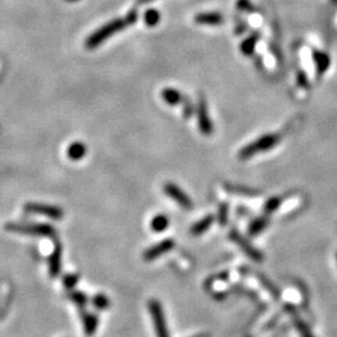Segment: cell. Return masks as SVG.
<instances>
[{
    "instance_id": "obj_1",
    "label": "cell",
    "mask_w": 337,
    "mask_h": 337,
    "mask_svg": "<svg viewBox=\"0 0 337 337\" xmlns=\"http://www.w3.org/2000/svg\"><path fill=\"white\" fill-rule=\"evenodd\" d=\"M137 20V12L135 10H131L129 14L125 17H120V19H115L112 21L107 22L104 26H101L100 29H97L96 31L92 32L90 36H87L86 41H85V46L87 49H95L96 46L101 45L107 37L112 36L116 32L121 31L122 29H125L126 26L135 24Z\"/></svg>"
},
{
    "instance_id": "obj_2",
    "label": "cell",
    "mask_w": 337,
    "mask_h": 337,
    "mask_svg": "<svg viewBox=\"0 0 337 337\" xmlns=\"http://www.w3.org/2000/svg\"><path fill=\"white\" fill-rule=\"evenodd\" d=\"M280 141L279 135L276 134H266L264 136L259 137L257 140H255L251 144L246 145L244 149H241V151L239 152V157L241 160H246L249 157L254 156V155L259 154V152H265L267 150L272 149L277 142Z\"/></svg>"
},
{
    "instance_id": "obj_3",
    "label": "cell",
    "mask_w": 337,
    "mask_h": 337,
    "mask_svg": "<svg viewBox=\"0 0 337 337\" xmlns=\"http://www.w3.org/2000/svg\"><path fill=\"white\" fill-rule=\"evenodd\" d=\"M147 306H149L150 315H151V317H152V322H154L156 336L157 337H170L169 331H167L164 310H162L161 304H160L156 299H152V300H150Z\"/></svg>"
},
{
    "instance_id": "obj_4",
    "label": "cell",
    "mask_w": 337,
    "mask_h": 337,
    "mask_svg": "<svg viewBox=\"0 0 337 337\" xmlns=\"http://www.w3.org/2000/svg\"><path fill=\"white\" fill-rule=\"evenodd\" d=\"M196 114H197V124H199V129L201 131L202 135L205 136H210V135L214 132V125H212L211 119L209 116V112H207V106L206 101L202 96H199V102H197L196 107Z\"/></svg>"
},
{
    "instance_id": "obj_5",
    "label": "cell",
    "mask_w": 337,
    "mask_h": 337,
    "mask_svg": "<svg viewBox=\"0 0 337 337\" xmlns=\"http://www.w3.org/2000/svg\"><path fill=\"white\" fill-rule=\"evenodd\" d=\"M164 191L165 194L167 195L169 197H171L177 205L182 207L185 210H190L192 209V201L181 189H180L177 185L172 184V182H167V184L164 185Z\"/></svg>"
},
{
    "instance_id": "obj_6",
    "label": "cell",
    "mask_w": 337,
    "mask_h": 337,
    "mask_svg": "<svg viewBox=\"0 0 337 337\" xmlns=\"http://www.w3.org/2000/svg\"><path fill=\"white\" fill-rule=\"evenodd\" d=\"M230 237H231L232 241H234L237 246L241 247L242 251H244L247 256L251 257L254 261L261 262L262 260H264V256H262L261 252H260L259 250L255 249V247L252 246V245L250 244V242L247 241V240L245 239L242 235H240L236 230H231V232H230Z\"/></svg>"
},
{
    "instance_id": "obj_7",
    "label": "cell",
    "mask_w": 337,
    "mask_h": 337,
    "mask_svg": "<svg viewBox=\"0 0 337 337\" xmlns=\"http://www.w3.org/2000/svg\"><path fill=\"white\" fill-rule=\"evenodd\" d=\"M174 246H175L174 240L165 239V240H162L161 242H157V244L154 245V246L149 247V249L144 252L142 256H144L145 261H154L155 259L162 256V255H165L166 252H169L170 250L174 249Z\"/></svg>"
},
{
    "instance_id": "obj_8",
    "label": "cell",
    "mask_w": 337,
    "mask_h": 337,
    "mask_svg": "<svg viewBox=\"0 0 337 337\" xmlns=\"http://www.w3.org/2000/svg\"><path fill=\"white\" fill-rule=\"evenodd\" d=\"M9 229H12L11 231H19L22 234L30 235H41V236H49L54 234V229L47 225H10Z\"/></svg>"
},
{
    "instance_id": "obj_9",
    "label": "cell",
    "mask_w": 337,
    "mask_h": 337,
    "mask_svg": "<svg viewBox=\"0 0 337 337\" xmlns=\"http://www.w3.org/2000/svg\"><path fill=\"white\" fill-rule=\"evenodd\" d=\"M26 211L32 212V214H41L45 215L47 217H51V219H61L62 216V211L61 209L59 207L51 206V205H46V204H35V202H31V204H27L25 206Z\"/></svg>"
},
{
    "instance_id": "obj_10",
    "label": "cell",
    "mask_w": 337,
    "mask_h": 337,
    "mask_svg": "<svg viewBox=\"0 0 337 337\" xmlns=\"http://www.w3.org/2000/svg\"><path fill=\"white\" fill-rule=\"evenodd\" d=\"M195 22L201 25H220L224 22V16L219 12H201L195 16Z\"/></svg>"
},
{
    "instance_id": "obj_11",
    "label": "cell",
    "mask_w": 337,
    "mask_h": 337,
    "mask_svg": "<svg viewBox=\"0 0 337 337\" xmlns=\"http://www.w3.org/2000/svg\"><path fill=\"white\" fill-rule=\"evenodd\" d=\"M312 56H314V61L315 65H316V71L317 75H322L324 72H326V70L329 69L330 66V56L324 51H320V50H314L312 51Z\"/></svg>"
},
{
    "instance_id": "obj_12",
    "label": "cell",
    "mask_w": 337,
    "mask_h": 337,
    "mask_svg": "<svg viewBox=\"0 0 337 337\" xmlns=\"http://www.w3.org/2000/svg\"><path fill=\"white\" fill-rule=\"evenodd\" d=\"M161 97L167 105H174L180 104L182 101V94L177 91L176 89H172V87H165L161 91Z\"/></svg>"
},
{
    "instance_id": "obj_13",
    "label": "cell",
    "mask_w": 337,
    "mask_h": 337,
    "mask_svg": "<svg viewBox=\"0 0 337 337\" xmlns=\"http://www.w3.org/2000/svg\"><path fill=\"white\" fill-rule=\"evenodd\" d=\"M215 221V216L212 215H209V216L204 217L202 220L197 221L194 226L191 227V234L194 236H199V235H202L204 232H206L209 230V227L214 224Z\"/></svg>"
},
{
    "instance_id": "obj_14",
    "label": "cell",
    "mask_w": 337,
    "mask_h": 337,
    "mask_svg": "<svg viewBox=\"0 0 337 337\" xmlns=\"http://www.w3.org/2000/svg\"><path fill=\"white\" fill-rule=\"evenodd\" d=\"M85 154H86V146L82 142H74V144H71L67 147V156L72 161H77V160L82 159Z\"/></svg>"
},
{
    "instance_id": "obj_15",
    "label": "cell",
    "mask_w": 337,
    "mask_h": 337,
    "mask_svg": "<svg viewBox=\"0 0 337 337\" xmlns=\"http://www.w3.org/2000/svg\"><path fill=\"white\" fill-rule=\"evenodd\" d=\"M267 225H269V220L266 217H257V219L252 220L250 222L247 231H249L250 236H256V235H259L260 232H262L266 229Z\"/></svg>"
},
{
    "instance_id": "obj_16",
    "label": "cell",
    "mask_w": 337,
    "mask_h": 337,
    "mask_svg": "<svg viewBox=\"0 0 337 337\" xmlns=\"http://www.w3.org/2000/svg\"><path fill=\"white\" fill-rule=\"evenodd\" d=\"M169 225H170L169 217L164 214H159L156 215V216L152 217L150 226H151V230L154 232H162L167 229Z\"/></svg>"
},
{
    "instance_id": "obj_17",
    "label": "cell",
    "mask_w": 337,
    "mask_h": 337,
    "mask_svg": "<svg viewBox=\"0 0 337 337\" xmlns=\"http://www.w3.org/2000/svg\"><path fill=\"white\" fill-rule=\"evenodd\" d=\"M257 40H259V34H256V32H255V34H252V35H250L247 39H245L244 41L241 42V45H240V49H241L242 54L247 55V56H249V55H251L252 52H254L255 46H256Z\"/></svg>"
},
{
    "instance_id": "obj_18",
    "label": "cell",
    "mask_w": 337,
    "mask_h": 337,
    "mask_svg": "<svg viewBox=\"0 0 337 337\" xmlns=\"http://www.w3.org/2000/svg\"><path fill=\"white\" fill-rule=\"evenodd\" d=\"M84 329L87 336L95 334L97 329V317L95 315H87L84 317Z\"/></svg>"
},
{
    "instance_id": "obj_19",
    "label": "cell",
    "mask_w": 337,
    "mask_h": 337,
    "mask_svg": "<svg viewBox=\"0 0 337 337\" xmlns=\"http://www.w3.org/2000/svg\"><path fill=\"white\" fill-rule=\"evenodd\" d=\"M60 257H61V254H60L59 250L52 254V256L50 257L49 260V271L52 276H56L57 272L60 271V267H61V261H60Z\"/></svg>"
},
{
    "instance_id": "obj_20",
    "label": "cell",
    "mask_w": 337,
    "mask_h": 337,
    "mask_svg": "<svg viewBox=\"0 0 337 337\" xmlns=\"http://www.w3.org/2000/svg\"><path fill=\"white\" fill-rule=\"evenodd\" d=\"M160 17H161V15H160V12L157 11V10L149 9L144 15L145 24H146L147 26H155V25L159 24Z\"/></svg>"
},
{
    "instance_id": "obj_21",
    "label": "cell",
    "mask_w": 337,
    "mask_h": 337,
    "mask_svg": "<svg viewBox=\"0 0 337 337\" xmlns=\"http://www.w3.org/2000/svg\"><path fill=\"white\" fill-rule=\"evenodd\" d=\"M281 197L279 196H275V197H271V199H269L266 201V204H265V214L269 215V214H272V212L276 211L277 209L280 207V205H281Z\"/></svg>"
},
{
    "instance_id": "obj_22",
    "label": "cell",
    "mask_w": 337,
    "mask_h": 337,
    "mask_svg": "<svg viewBox=\"0 0 337 337\" xmlns=\"http://www.w3.org/2000/svg\"><path fill=\"white\" fill-rule=\"evenodd\" d=\"M92 304H94V306L96 307L97 310H105L110 306L109 299L102 294L96 295V296L92 299Z\"/></svg>"
},
{
    "instance_id": "obj_23",
    "label": "cell",
    "mask_w": 337,
    "mask_h": 337,
    "mask_svg": "<svg viewBox=\"0 0 337 337\" xmlns=\"http://www.w3.org/2000/svg\"><path fill=\"white\" fill-rule=\"evenodd\" d=\"M295 326H296L297 331L301 335V337H315L312 332L309 330L307 325L302 320H295Z\"/></svg>"
},
{
    "instance_id": "obj_24",
    "label": "cell",
    "mask_w": 337,
    "mask_h": 337,
    "mask_svg": "<svg viewBox=\"0 0 337 337\" xmlns=\"http://www.w3.org/2000/svg\"><path fill=\"white\" fill-rule=\"evenodd\" d=\"M297 85L300 87H304L307 89L309 87V79H307V75L304 70H297Z\"/></svg>"
},
{
    "instance_id": "obj_25",
    "label": "cell",
    "mask_w": 337,
    "mask_h": 337,
    "mask_svg": "<svg viewBox=\"0 0 337 337\" xmlns=\"http://www.w3.org/2000/svg\"><path fill=\"white\" fill-rule=\"evenodd\" d=\"M236 5L240 10H242V11H246V12H254L255 11L254 5L251 4V1H250V0H237Z\"/></svg>"
},
{
    "instance_id": "obj_26",
    "label": "cell",
    "mask_w": 337,
    "mask_h": 337,
    "mask_svg": "<svg viewBox=\"0 0 337 337\" xmlns=\"http://www.w3.org/2000/svg\"><path fill=\"white\" fill-rule=\"evenodd\" d=\"M71 299L72 301L76 302L80 306H84V305L86 304V297H85V295L81 294V292H75V294H72Z\"/></svg>"
},
{
    "instance_id": "obj_27",
    "label": "cell",
    "mask_w": 337,
    "mask_h": 337,
    "mask_svg": "<svg viewBox=\"0 0 337 337\" xmlns=\"http://www.w3.org/2000/svg\"><path fill=\"white\" fill-rule=\"evenodd\" d=\"M226 220H227V206L226 205H221L219 211V222L221 225H225L226 224Z\"/></svg>"
},
{
    "instance_id": "obj_28",
    "label": "cell",
    "mask_w": 337,
    "mask_h": 337,
    "mask_svg": "<svg viewBox=\"0 0 337 337\" xmlns=\"http://www.w3.org/2000/svg\"><path fill=\"white\" fill-rule=\"evenodd\" d=\"M76 282H77V277L74 276V275H67V276H65V279H64V284L67 289L74 286Z\"/></svg>"
},
{
    "instance_id": "obj_29",
    "label": "cell",
    "mask_w": 337,
    "mask_h": 337,
    "mask_svg": "<svg viewBox=\"0 0 337 337\" xmlns=\"http://www.w3.org/2000/svg\"><path fill=\"white\" fill-rule=\"evenodd\" d=\"M192 112H194V107H192L191 102L186 101V102H185V106H184V115H185V117L191 116Z\"/></svg>"
},
{
    "instance_id": "obj_30",
    "label": "cell",
    "mask_w": 337,
    "mask_h": 337,
    "mask_svg": "<svg viewBox=\"0 0 337 337\" xmlns=\"http://www.w3.org/2000/svg\"><path fill=\"white\" fill-rule=\"evenodd\" d=\"M245 29H246V25L241 24V25H240V26L236 27V31H235V32H236L237 35H240V34H242V32L245 31Z\"/></svg>"
},
{
    "instance_id": "obj_31",
    "label": "cell",
    "mask_w": 337,
    "mask_h": 337,
    "mask_svg": "<svg viewBox=\"0 0 337 337\" xmlns=\"http://www.w3.org/2000/svg\"><path fill=\"white\" fill-rule=\"evenodd\" d=\"M150 1H154V0H137V4L144 5V4H147V2H150Z\"/></svg>"
},
{
    "instance_id": "obj_32",
    "label": "cell",
    "mask_w": 337,
    "mask_h": 337,
    "mask_svg": "<svg viewBox=\"0 0 337 337\" xmlns=\"http://www.w3.org/2000/svg\"><path fill=\"white\" fill-rule=\"evenodd\" d=\"M194 337H209V335L202 334V335H197V336H194Z\"/></svg>"
},
{
    "instance_id": "obj_33",
    "label": "cell",
    "mask_w": 337,
    "mask_h": 337,
    "mask_svg": "<svg viewBox=\"0 0 337 337\" xmlns=\"http://www.w3.org/2000/svg\"><path fill=\"white\" fill-rule=\"evenodd\" d=\"M66 1H70V2H75V1H79V0H66Z\"/></svg>"
},
{
    "instance_id": "obj_34",
    "label": "cell",
    "mask_w": 337,
    "mask_h": 337,
    "mask_svg": "<svg viewBox=\"0 0 337 337\" xmlns=\"http://www.w3.org/2000/svg\"><path fill=\"white\" fill-rule=\"evenodd\" d=\"M336 260H337V252H336Z\"/></svg>"
},
{
    "instance_id": "obj_35",
    "label": "cell",
    "mask_w": 337,
    "mask_h": 337,
    "mask_svg": "<svg viewBox=\"0 0 337 337\" xmlns=\"http://www.w3.org/2000/svg\"><path fill=\"white\" fill-rule=\"evenodd\" d=\"M334 1H337V0H334Z\"/></svg>"
}]
</instances>
